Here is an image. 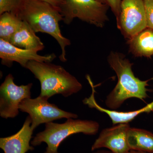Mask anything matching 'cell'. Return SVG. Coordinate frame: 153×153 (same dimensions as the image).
I'll return each instance as SVG.
<instances>
[{
	"label": "cell",
	"instance_id": "obj_11",
	"mask_svg": "<svg viewBox=\"0 0 153 153\" xmlns=\"http://www.w3.org/2000/svg\"><path fill=\"white\" fill-rule=\"evenodd\" d=\"M31 123L32 120L29 116L17 133L0 138V148L4 153H26L28 151L34 150V146H30L33 132Z\"/></svg>",
	"mask_w": 153,
	"mask_h": 153
},
{
	"label": "cell",
	"instance_id": "obj_19",
	"mask_svg": "<svg viewBox=\"0 0 153 153\" xmlns=\"http://www.w3.org/2000/svg\"><path fill=\"white\" fill-rule=\"evenodd\" d=\"M99 2L106 5L111 9L116 19L119 16L120 6L122 0H97Z\"/></svg>",
	"mask_w": 153,
	"mask_h": 153
},
{
	"label": "cell",
	"instance_id": "obj_15",
	"mask_svg": "<svg viewBox=\"0 0 153 153\" xmlns=\"http://www.w3.org/2000/svg\"><path fill=\"white\" fill-rule=\"evenodd\" d=\"M128 143L131 150L153 153V133L146 130L130 128Z\"/></svg>",
	"mask_w": 153,
	"mask_h": 153
},
{
	"label": "cell",
	"instance_id": "obj_20",
	"mask_svg": "<svg viewBox=\"0 0 153 153\" xmlns=\"http://www.w3.org/2000/svg\"><path fill=\"white\" fill-rule=\"evenodd\" d=\"M40 1L48 3L56 8L59 9L60 12V8L64 3V0H40Z\"/></svg>",
	"mask_w": 153,
	"mask_h": 153
},
{
	"label": "cell",
	"instance_id": "obj_21",
	"mask_svg": "<svg viewBox=\"0 0 153 153\" xmlns=\"http://www.w3.org/2000/svg\"><path fill=\"white\" fill-rule=\"evenodd\" d=\"M91 153H114L109 150H98L95 151Z\"/></svg>",
	"mask_w": 153,
	"mask_h": 153
},
{
	"label": "cell",
	"instance_id": "obj_17",
	"mask_svg": "<svg viewBox=\"0 0 153 153\" xmlns=\"http://www.w3.org/2000/svg\"><path fill=\"white\" fill-rule=\"evenodd\" d=\"M21 0H0V15L7 12L13 13Z\"/></svg>",
	"mask_w": 153,
	"mask_h": 153
},
{
	"label": "cell",
	"instance_id": "obj_2",
	"mask_svg": "<svg viewBox=\"0 0 153 153\" xmlns=\"http://www.w3.org/2000/svg\"><path fill=\"white\" fill-rule=\"evenodd\" d=\"M108 62L118 78L115 87L107 97L105 102L108 108L115 110L128 99L134 97L143 100L148 97L147 86L149 80L143 81L134 76L133 63L125 55L111 51L108 57Z\"/></svg>",
	"mask_w": 153,
	"mask_h": 153
},
{
	"label": "cell",
	"instance_id": "obj_7",
	"mask_svg": "<svg viewBox=\"0 0 153 153\" xmlns=\"http://www.w3.org/2000/svg\"><path fill=\"white\" fill-rule=\"evenodd\" d=\"M118 29L128 40L147 27L143 0H122Z\"/></svg>",
	"mask_w": 153,
	"mask_h": 153
},
{
	"label": "cell",
	"instance_id": "obj_4",
	"mask_svg": "<svg viewBox=\"0 0 153 153\" xmlns=\"http://www.w3.org/2000/svg\"><path fill=\"white\" fill-rule=\"evenodd\" d=\"M99 124L93 120L67 119L64 123L49 122L45 124V129L36 135L31 141L33 146L42 143L47 145L45 153H59L58 148L61 143L68 137L78 133L89 135H95L99 129Z\"/></svg>",
	"mask_w": 153,
	"mask_h": 153
},
{
	"label": "cell",
	"instance_id": "obj_14",
	"mask_svg": "<svg viewBox=\"0 0 153 153\" xmlns=\"http://www.w3.org/2000/svg\"><path fill=\"white\" fill-rule=\"evenodd\" d=\"M9 43L22 49H37L41 51L44 48V44L40 38L25 21H23L22 26L12 36Z\"/></svg>",
	"mask_w": 153,
	"mask_h": 153
},
{
	"label": "cell",
	"instance_id": "obj_6",
	"mask_svg": "<svg viewBox=\"0 0 153 153\" xmlns=\"http://www.w3.org/2000/svg\"><path fill=\"white\" fill-rule=\"evenodd\" d=\"M48 100L39 96L36 98L25 99L19 105V110L27 113L31 117V128L33 131L41 124L62 118L78 117L77 114L63 110L55 104L49 103Z\"/></svg>",
	"mask_w": 153,
	"mask_h": 153
},
{
	"label": "cell",
	"instance_id": "obj_9",
	"mask_svg": "<svg viewBox=\"0 0 153 153\" xmlns=\"http://www.w3.org/2000/svg\"><path fill=\"white\" fill-rule=\"evenodd\" d=\"M130 127L128 123H120L103 129L92 145L91 150L106 148L114 153H128L131 150L127 134Z\"/></svg>",
	"mask_w": 153,
	"mask_h": 153
},
{
	"label": "cell",
	"instance_id": "obj_12",
	"mask_svg": "<svg viewBox=\"0 0 153 153\" xmlns=\"http://www.w3.org/2000/svg\"><path fill=\"white\" fill-rule=\"evenodd\" d=\"M90 83L92 92L89 98H85L83 100V102L91 108H95L100 112L105 113L109 116L111 119L113 124H118L120 123H128L134 119L139 115L143 113H149L153 111V101L146 106L135 111H119L114 110L106 109L99 105L96 101L94 98V87L90 78L88 79Z\"/></svg>",
	"mask_w": 153,
	"mask_h": 153
},
{
	"label": "cell",
	"instance_id": "obj_18",
	"mask_svg": "<svg viewBox=\"0 0 153 153\" xmlns=\"http://www.w3.org/2000/svg\"><path fill=\"white\" fill-rule=\"evenodd\" d=\"M147 27L153 30V0H143Z\"/></svg>",
	"mask_w": 153,
	"mask_h": 153
},
{
	"label": "cell",
	"instance_id": "obj_1",
	"mask_svg": "<svg viewBox=\"0 0 153 153\" xmlns=\"http://www.w3.org/2000/svg\"><path fill=\"white\" fill-rule=\"evenodd\" d=\"M13 14L27 22L35 33H47L55 38L62 49L59 59L67 61L65 47L71 41L61 34L59 22L63 17L59 9L40 0H21Z\"/></svg>",
	"mask_w": 153,
	"mask_h": 153
},
{
	"label": "cell",
	"instance_id": "obj_16",
	"mask_svg": "<svg viewBox=\"0 0 153 153\" xmlns=\"http://www.w3.org/2000/svg\"><path fill=\"white\" fill-rule=\"evenodd\" d=\"M23 22L22 19L12 13L7 12L0 15V38L9 42Z\"/></svg>",
	"mask_w": 153,
	"mask_h": 153
},
{
	"label": "cell",
	"instance_id": "obj_3",
	"mask_svg": "<svg viewBox=\"0 0 153 153\" xmlns=\"http://www.w3.org/2000/svg\"><path fill=\"white\" fill-rule=\"evenodd\" d=\"M40 81L41 97L48 100L56 94L68 97L77 93L82 85L73 75L59 65L51 62L30 61L26 67Z\"/></svg>",
	"mask_w": 153,
	"mask_h": 153
},
{
	"label": "cell",
	"instance_id": "obj_10",
	"mask_svg": "<svg viewBox=\"0 0 153 153\" xmlns=\"http://www.w3.org/2000/svg\"><path fill=\"white\" fill-rule=\"evenodd\" d=\"M40 50L27 49L16 47L7 41L0 38V58L3 65L10 67L13 62H16L26 68L30 61L51 62L56 57L54 53L42 56L38 55Z\"/></svg>",
	"mask_w": 153,
	"mask_h": 153
},
{
	"label": "cell",
	"instance_id": "obj_13",
	"mask_svg": "<svg viewBox=\"0 0 153 153\" xmlns=\"http://www.w3.org/2000/svg\"><path fill=\"white\" fill-rule=\"evenodd\" d=\"M129 51L136 57L153 55V30L147 27L128 40Z\"/></svg>",
	"mask_w": 153,
	"mask_h": 153
},
{
	"label": "cell",
	"instance_id": "obj_8",
	"mask_svg": "<svg viewBox=\"0 0 153 153\" xmlns=\"http://www.w3.org/2000/svg\"><path fill=\"white\" fill-rule=\"evenodd\" d=\"M33 84L18 86L14 82L11 74L6 76L0 86V116L3 118L16 117L19 114V106L24 100L31 98Z\"/></svg>",
	"mask_w": 153,
	"mask_h": 153
},
{
	"label": "cell",
	"instance_id": "obj_5",
	"mask_svg": "<svg viewBox=\"0 0 153 153\" xmlns=\"http://www.w3.org/2000/svg\"><path fill=\"white\" fill-rule=\"evenodd\" d=\"M109 8L97 0H64L60 13L66 25L78 18L97 27H103L109 20L107 15Z\"/></svg>",
	"mask_w": 153,
	"mask_h": 153
},
{
	"label": "cell",
	"instance_id": "obj_22",
	"mask_svg": "<svg viewBox=\"0 0 153 153\" xmlns=\"http://www.w3.org/2000/svg\"><path fill=\"white\" fill-rule=\"evenodd\" d=\"M128 153H147L144 152H140V151H137L134 150H130Z\"/></svg>",
	"mask_w": 153,
	"mask_h": 153
}]
</instances>
